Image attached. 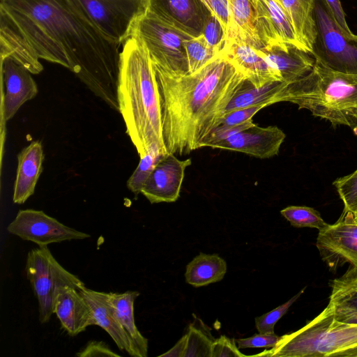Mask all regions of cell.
Wrapping results in <instances>:
<instances>
[{"label": "cell", "mask_w": 357, "mask_h": 357, "mask_svg": "<svg viewBox=\"0 0 357 357\" xmlns=\"http://www.w3.org/2000/svg\"><path fill=\"white\" fill-rule=\"evenodd\" d=\"M0 19L40 59L68 68L119 112V45L105 37L68 0H0Z\"/></svg>", "instance_id": "6da1fadb"}, {"label": "cell", "mask_w": 357, "mask_h": 357, "mask_svg": "<svg viewBox=\"0 0 357 357\" xmlns=\"http://www.w3.org/2000/svg\"><path fill=\"white\" fill-rule=\"evenodd\" d=\"M154 67L166 151L185 155L202 147L247 79L221 52L193 73L167 75Z\"/></svg>", "instance_id": "7a4b0ae2"}, {"label": "cell", "mask_w": 357, "mask_h": 357, "mask_svg": "<svg viewBox=\"0 0 357 357\" xmlns=\"http://www.w3.org/2000/svg\"><path fill=\"white\" fill-rule=\"evenodd\" d=\"M118 101L126 132L139 157L153 146L168 153L155 72L145 45L135 35L123 43L120 52Z\"/></svg>", "instance_id": "3957f363"}, {"label": "cell", "mask_w": 357, "mask_h": 357, "mask_svg": "<svg viewBox=\"0 0 357 357\" xmlns=\"http://www.w3.org/2000/svg\"><path fill=\"white\" fill-rule=\"evenodd\" d=\"M279 102L295 104L334 127L357 130V74L333 71L315 60L308 74L287 84L272 101Z\"/></svg>", "instance_id": "277c9868"}, {"label": "cell", "mask_w": 357, "mask_h": 357, "mask_svg": "<svg viewBox=\"0 0 357 357\" xmlns=\"http://www.w3.org/2000/svg\"><path fill=\"white\" fill-rule=\"evenodd\" d=\"M275 357H357V324L335 319L328 304L299 330L280 336L276 345L257 354Z\"/></svg>", "instance_id": "5b68a950"}, {"label": "cell", "mask_w": 357, "mask_h": 357, "mask_svg": "<svg viewBox=\"0 0 357 357\" xmlns=\"http://www.w3.org/2000/svg\"><path fill=\"white\" fill-rule=\"evenodd\" d=\"M131 35L142 40L155 67L172 76L189 74L184 41L192 37L163 22L148 10L135 22Z\"/></svg>", "instance_id": "8992f818"}, {"label": "cell", "mask_w": 357, "mask_h": 357, "mask_svg": "<svg viewBox=\"0 0 357 357\" xmlns=\"http://www.w3.org/2000/svg\"><path fill=\"white\" fill-rule=\"evenodd\" d=\"M26 273L38 299L39 320L48 322L54 313L55 297L60 287L77 289L85 286L75 275L65 269L47 246L31 250L26 257Z\"/></svg>", "instance_id": "52a82bcc"}, {"label": "cell", "mask_w": 357, "mask_h": 357, "mask_svg": "<svg viewBox=\"0 0 357 357\" xmlns=\"http://www.w3.org/2000/svg\"><path fill=\"white\" fill-rule=\"evenodd\" d=\"M105 37L121 44L130 36L149 0H68Z\"/></svg>", "instance_id": "ba28073f"}, {"label": "cell", "mask_w": 357, "mask_h": 357, "mask_svg": "<svg viewBox=\"0 0 357 357\" xmlns=\"http://www.w3.org/2000/svg\"><path fill=\"white\" fill-rule=\"evenodd\" d=\"M317 38L312 54L336 72L357 74V40L347 38L337 27L321 0H315Z\"/></svg>", "instance_id": "9c48e42d"}, {"label": "cell", "mask_w": 357, "mask_h": 357, "mask_svg": "<svg viewBox=\"0 0 357 357\" xmlns=\"http://www.w3.org/2000/svg\"><path fill=\"white\" fill-rule=\"evenodd\" d=\"M316 246L331 271L346 263L357 268V220L353 212L344 209L337 222L319 230Z\"/></svg>", "instance_id": "30bf717a"}, {"label": "cell", "mask_w": 357, "mask_h": 357, "mask_svg": "<svg viewBox=\"0 0 357 357\" xmlns=\"http://www.w3.org/2000/svg\"><path fill=\"white\" fill-rule=\"evenodd\" d=\"M7 230L23 240L36 243L39 247L90 237L89 234L66 226L43 211L34 209L20 210L8 225Z\"/></svg>", "instance_id": "8fae6325"}, {"label": "cell", "mask_w": 357, "mask_h": 357, "mask_svg": "<svg viewBox=\"0 0 357 357\" xmlns=\"http://www.w3.org/2000/svg\"><path fill=\"white\" fill-rule=\"evenodd\" d=\"M147 10L192 38L202 34L205 23L212 13L202 0H149Z\"/></svg>", "instance_id": "7c38bea8"}, {"label": "cell", "mask_w": 357, "mask_h": 357, "mask_svg": "<svg viewBox=\"0 0 357 357\" xmlns=\"http://www.w3.org/2000/svg\"><path fill=\"white\" fill-rule=\"evenodd\" d=\"M191 164L190 158L181 160L169 153L162 155L141 193L151 204L176 202L180 196L185 170Z\"/></svg>", "instance_id": "4fadbf2b"}, {"label": "cell", "mask_w": 357, "mask_h": 357, "mask_svg": "<svg viewBox=\"0 0 357 357\" xmlns=\"http://www.w3.org/2000/svg\"><path fill=\"white\" fill-rule=\"evenodd\" d=\"M286 137L285 133L276 126H251L212 144V149L241 152L260 159L278 155Z\"/></svg>", "instance_id": "5bb4252c"}, {"label": "cell", "mask_w": 357, "mask_h": 357, "mask_svg": "<svg viewBox=\"0 0 357 357\" xmlns=\"http://www.w3.org/2000/svg\"><path fill=\"white\" fill-rule=\"evenodd\" d=\"M252 1L255 11L256 31L263 47L287 45L306 51L298 41L287 15L278 1Z\"/></svg>", "instance_id": "9a60e30c"}, {"label": "cell", "mask_w": 357, "mask_h": 357, "mask_svg": "<svg viewBox=\"0 0 357 357\" xmlns=\"http://www.w3.org/2000/svg\"><path fill=\"white\" fill-rule=\"evenodd\" d=\"M222 52L255 86L282 81L260 48L236 38H227ZM283 82V81H282Z\"/></svg>", "instance_id": "2e32d148"}, {"label": "cell", "mask_w": 357, "mask_h": 357, "mask_svg": "<svg viewBox=\"0 0 357 357\" xmlns=\"http://www.w3.org/2000/svg\"><path fill=\"white\" fill-rule=\"evenodd\" d=\"M27 69L10 58L1 59L3 88L2 116L12 119L20 107L38 93L37 84Z\"/></svg>", "instance_id": "e0dca14e"}, {"label": "cell", "mask_w": 357, "mask_h": 357, "mask_svg": "<svg viewBox=\"0 0 357 357\" xmlns=\"http://www.w3.org/2000/svg\"><path fill=\"white\" fill-rule=\"evenodd\" d=\"M54 313L70 336H76L87 327L96 325L89 303L79 289L70 286L59 288L54 300Z\"/></svg>", "instance_id": "ac0fdd59"}, {"label": "cell", "mask_w": 357, "mask_h": 357, "mask_svg": "<svg viewBox=\"0 0 357 357\" xmlns=\"http://www.w3.org/2000/svg\"><path fill=\"white\" fill-rule=\"evenodd\" d=\"M79 291L92 310L96 325L108 333L121 351L136 357L130 339L117 319L109 293L92 290L85 286Z\"/></svg>", "instance_id": "d6986e66"}, {"label": "cell", "mask_w": 357, "mask_h": 357, "mask_svg": "<svg viewBox=\"0 0 357 357\" xmlns=\"http://www.w3.org/2000/svg\"><path fill=\"white\" fill-rule=\"evenodd\" d=\"M260 49L271 66L287 84L305 76L315 63V59L311 53L296 47L284 45Z\"/></svg>", "instance_id": "ffe728a7"}, {"label": "cell", "mask_w": 357, "mask_h": 357, "mask_svg": "<svg viewBox=\"0 0 357 357\" xmlns=\"http://www.w3.org/2000/svg\"><path fill=\"white\" fill-rule=\"evenodd\" d=\"M45 155L40 142L33 141L17 155V169L14 183L13 200L24 204L33 193L43 171Z\"/></svg>", "instance_id": "44dd1931"}, {"label": "cell", "mask_w": 357, "mask_h": 357, "mask_svg": "<svg viewBox=\"0 0 357 357\" xmlns=\"http://www.w3.org/2000/svg\"><path fill=\"white\" fill-rule=\"evenodd\" d=\"M287 15L304 49L312 53L317 38L315 0H275Z\"/></svg>", "instance_id": "7402d4cb"}, {"label": "cell", "mask_w": 357, "mask_h": 357, "mask_svg": "<svg viewBox=\"0 0 357 357\" xmlns=\"http://www.w3.org/2000/svg\"><path fill=\"white\" fill-rule=\"evenodd\" d=\"M0 58H10L32 74H38L43 70L40 59L25 39L2 19H0Z\"/></svg>", "instance_id": "603a6c76"}, {"label": "cell", "mask_w": 357, "mask_h": 357, "mask_svg": "<svg viewBox=\"0 0 357 357\" xmlns=\"http://www.w3.org/2000/svg\"><path fill=\"white\" fill-rule=\"evenodd\" d=\"M227 1L229 10L227 38H238L257 48H262L263 45L256 31L255 11L252 1L227 0Z\"/></svg>", "instance_id": "cb8c5ba5"}, {"label": "cell", "mask_w": 357, "mask_h": 357, "mask_svg": "<svg viewBox=\"0 0 357 357\" xmlns=\"http://www.w3.org/2000/svg\"><path fill=\"white\" fill-rule=\"evenodd\" d=\"M109 294L117 319L130 339L136 357H146L148 340L138 330L134 317V303L139 293L127 291L121 294L109 292Z\"/></svg>", "instance_id": "d4e9b609"}, {"label": "cell", "mask_w": 357, "mask_h": 357, "mask_svg": "<svg viewBox=\"0 0 357 357\" xmlns=\"http://www.w3.org/2000/svg\"><path fill=\"white\" fill-rule=\"evenodd\" d=\"M226 272L227 263L218 255L200 253L186 266L185 278L187 283L199 287L222 280Z\"/></svg>", "instance_id": "484cf974"}, {"label": "cell", "mask_w": 357, "mask_h": 357, "mask_svg": "<svg viewBox=\"0 0 357 357\" xmlns=\"http://www.w3.org/2000/svg\"><path fill=\"white\" fill-rule=\"evenodd\" d=\"M286 84L284 82L275 81L257 87L247 79L242 89L228 103L225 114L255 105L266 104L269 106L273 104L274 97Z\"/></svg>", "instance_id": "4316f807"}, {"label": "cell", "mask_w": 357, "mask_h": 357, "mask_svg": "<svg viewBox=\"0 0 357 357\" xmlns=\"http://www.w3.org/2000/svg\"><path fill=\"white\" fill-rule=\"evenodd\" d=\"M329 304L335 309L357 310V268L350 266L341 277L329 282ZM357 322V311L354 314Z\"/></svg>", "instance_id": "83f0119b"}, {"label": "cell", "mask_w": 357, "mask_h": 357, "mask_svg": "<svg viewBox=\"0 0 357 357\" xmlns=\"http://www.w3.org/2000/svg\"><path fill=\"white\" fill-rule=\"evenodd\" d=\"M186 335L187 345L183 357H211L215 338L211 329L201 319L195 316Z\"/></svg>", "instance_id": "f1b7e54d"}, {"label": "cell", "mask_w": 357, "mask_h": 357, "mask_svg": "<svg viewBox=\"0 0 357 357\" xmlns=\"http://www.w3.org/2000/svg\"><path fill=\"white\" fill-rule=\"evenodd\" d=\"M184 46L189 73L197 71L221 53L212 48L202 35L185 40Z\"/></svg>", "instance_id": "f546056e"}, {"label": "cell", "mask_w": 357, "mask_h": 357, "mask_svg": "<svg viewBox=\"0 0 357 357\" xmlns=\"http://www.w3.org/2000/svg\"><path fill=\"white\" fill-rule=\"evenodd\" d=\"M159 147H152L144 156L127 181L128 188L136 196L141 193L155 165L165 155Z\"/></svg>", "instance_id": "4dcf8cb0"}, {"label": "cell", "mask_w": 357, "mask_h": 357, "mask_svg": "<svg viewBox=\"0 0 357 357\" xmlns=\"http://www.w3.org/2000/svg\"><path fill=\"white\" fill-rule=\"evenodd\" d=\"M280 213L292 226L297 228L310 227L320 230L328 225L319 212L312 207L289 206L281 210Z\"/></svg>", "instance_id": "1f68e13d"}, {"label": "cell", "mask_w": 357, "mask_h": 357, "mask_svg": "<svg viewBox=\"0 0 357 357\" xmlns=\"http://www.w3.org/2000/svg\"><path fill=\"white\" fill-rule=\"evenodd\" d=\"M333 184L343 202L344 209L354 211L357 208V169L337 178Z\"/></svg>", "instance_id": "d6a6232c"}, {"label": "cell", "mask_w": 357, "mask_h": 357, "mask_svg": "<svg viewBox=\"0 0 357 357\" xmlns=\"http://www.w3.org/2000/svg\"><path fill=\"white\" fill-rule=\"evenodd\" d=\"M306 287L291 298L284 303L279 305L271 311L255 318V326L260 333L273 334L274 326L292 305V304L303 294Z\"/></svg>", "instance_id": "836d02e7"}, {"label": "cell", "mask_w": 357, "mask_h": 357, "mask_svg": "<svg viewBox=\"0 0 357 357\" xmlns=\"http://www.w3.org/2000/svg\"><path fill=\"white\" fill-rule=\"evenodd\" d=\"M202 35L212 48L222 52L226 43V31L219 19L213 13L205 23Z\"/></svg>", "instance_id": "e575fe53"}, {"label": "cell", "mask_w": 357, "mask_h": 357, "mask_svg": "<svg viewBox=\"0 0 357 357\" xmlns=\"http://www.w3.org/2000/svg\"><path fill=\"white\" fill-rule=\"evenodd\" d=\"M267 106L266 104L255 105L226 113L220 119L218 126H233L243 124L252 120L259 110Z\"/></svg>", "instance_id": "d590c367"}, {"label": "cell", "mask_w": 357, "mask_h": 357, "mask_svg": "<svg viewBox=\"0 0 357 357\" xmlns=\"http://www.w3.org/2000/svg\"><path fill=\"white\" fill-rule=\"evenodd\" d=\"M327 11L340 31L349 39L357 40V35L350 30L340 0H321Z\"/></svg>", "instance_id": "8d00e7d4"}, {"label": "cell", "mask_w": 357, "mask_h": 357, "mask_svg": "<svg viewBox=\"0 0 357 357\" xmlns=\"http://www.w3.org/2000/svg\"><path fill=\"white\" fill-rule=\"evenodd\" d=\"M248 356L239 351L236 342L225 335L215 339L211 347V357Z\"/></svg>", "instance_id": "74e56055"}, {"label": "cell", "mask_w": 357, "mask_h": 357, "mask_svg": "<svg viewBox=\"0 0 357 357\" xmlns=\"http://www.w3.org/2000/svg\"><path fill=\"white\" fill-rule=\"evenodd\" d=\"M280 337L273 334L260 333L248 337L237 340L239 349L245 348H272L278 342Z\"/></svg>", "instance_id": "f35d334b"}, {"label": "cell", "mask_w": 357, "mask_h": 357, "mask_svg": "<svg viewBox=\"0 0 357 357\" xmlns=\"http://www.w3.org/2000/svg\"><path fill=\"white\" fill-rule=\"evenodd\" d=\"M76 356L79 357L121 356L112 350L105 342L96 340L89 342L82 349L76 354Z\"/></svg>", "instance_id": "ab89813d"}, {"label": "cell", "mask_w": 357, "mask_h": 357, "mask_svg": "<svg viewBox=\"0 0 357 357\" xmlns=\"http://www.w3.org/2000/svg\"><path fill=\"white\" fill-rule=\"evenodd\" d=\"M222 23L227 31L229 24V10L227 0H202Z\"/></svg>", "instance_id": "60d3db41"}, {"label": "cell", "mask_w": 357, "mask_h": 357, "mask_svg": "<svg viewBox=\"0 0 357 357\" xmlns=\"http://www.w3.org/2000/svg\"><path fill=\"white\" fill-rule=\"evenodd\" d=\"M187 345V335H184L176 344L165 353L159 356L165 357H183Z\"/></svg>", "instance_id": "b9f144b4"}, {"label": "cell", "mask_w": 357, "mask_h": 357, "mask_svg": "<svg viewBox=\"0 0 357 357\" xmlns=\"http://www.w3.org/2000/svg\"><path fill=\"white\" fill-rule=\"evenodd\" d=\"M355 219L357 220V209L353 211Z\"/></svg>", "instance_id": "7bdbcfd3"}, {"label": "cell", "mask_w": 357, "mask_h": 357, "mask_svg": "<svg viewBox=\"0 0 357 357\" xmlns=\"http://www.w3.org/2000/svg\"><path fill=\"white\" fill-rule=\"evenodd\" d=\"M356 209H357V208H356Z\"/></svg>", "instance_id": "ee69618b"}]
</instances>
